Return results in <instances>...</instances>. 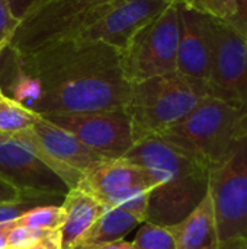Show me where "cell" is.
Wrapping results in <instances>:
<instances>
[{"label": "cell", "instance_id": "obj_2", "mask_svg": "<svg viewBox=\"0 0 247 249\" xmlns=\"http://www.w3.org/2000/svg\"><path fill=\"white\" fill-rule=\"evenodd\" d=\"M124 158L146 168L157 182L148 200V223L176 225L208 194L210 168L160 136L135 143Z\"/></svg>", "mask_w": 247, "mask_h": 249}, {"label": "cell", "instance_id": "obj_6", "mask_svg": "<svg viewBox=\"0 0 247 249\" xmlns=\"http://www.w3.org/2000/svg\"><path fill=\"white\" fill-rule=\"evenodd\" d=\"M208 194L220 242L247 236V117L226 160L210 171Z\"/></svg>", "mask_w": 247, "mask_h": 249}, {"label": "cell", "instance_id": "obj_28", "mask_svg": "<svg viewBox=\"0 0 247 249\" xmlns=\"http://www.w3.org/2000/svg\"><path fill=\"white\" fill-rule=\"evenodd\" d=\"M26 249H61V241H60V232H52L45 239L38 242L36 245Z\"/></svg>", "mask_w": 247, "mask_h": 249}, {"label": "cell", "instance_id": "obj_13", "mask_svg": "<svg viewBox=\"0 0 247 249\" xmlns=\"http://www.w3.org/2000/svg\"><path fill=\"white\" fill-rule=\"evenodd\" d=\"M179 7V45L176 71L210 82L213 69L214 26L213 18L195 10Z\"/></svg>", "mask_w": 247, "mask_h": 249}, {"label": "cell", "instance_id": "obj_12", "mask_svg": "<svg viewBox=\"0 0 247 249\" xmlns=\"http://www.w3.org/2000/svg\"><path fill=\"white\" fill-rule=\"evenodd\" d=\"M0 178L28 197H64L67 185L12 136L0 144Z\"/></svg>", "mask_w": 247, "mask_h": 249}, {"label": "cell", "instance_id": "obj_24", "mask_svg": "<svg viewBox=\"0 0 247 249\" xmlns=\"http://www.w3.org/2000/svg\"><path fill=\"white\" fill-rule=\"evenodd\" d=\"M19 20L20 19H17L13 15L9 3L6 0H0V47L7 48V45L19 25Z\"/></svg>", "mask_w": 247, "mask_h": 249}, {"label": "cell", "instance_id": "obj_3", "mask_svg": "<svg viewBox=\"0 0 247 249\" xmlns=\"http://www.w3.org/2000/svg\"><path fill=\"white\" fill-rule=\"evenodd\" d=\"M207 96H213L208 82L178 71L132 83L125 111L131 120L135 143L162 136Z\"/></svg>", "mask_w": 247, "mask_h": 249}, {"label": "cell", "instance_id": "obj_4", "mask_svg": "<svg viewBox=\"0 0 247 249\" xmlns=\"http://www.w3.org/2000/svg\"><path fill=\"white\" fill-rule=\"evenodd\" d=\"M247 114L214 98H204L181 123L160 137L204 162L210 171L221 165L242 133Z\"/></svg>", "mask_w": 247, "mask_h": 249}, {"label": "cell", "instance_id": "obj_32", "mask_svg": "<svg viewBox=\"0 0 247 249\" xmlns=\"http://www.w3.org/2000/svg\"><path fill=\"white\" fill-rule=\"evenodd\" d=\"M9 137H10V136H7V134H3V133H0V144H1V143H4L6 140H9Z\"/></svg>", "mask_w": 247, "mask_h": 249}, {"label": "cell", "instance_id": "obj_1", "mask_svg": "<svg viewBox=\"0 0 247 249\" xmlns=\"http://www.w3.org/2000/svg\"><path fill=\"white\" fill-rule=\"evenodd\" d=\"M19 90L13 98L39 115L125 109L132 85L121 51L83 38L52 42L26 54H13Z\"/></svg>", "mask_w": 247, "mask_h": 249}, {"label": "cell", "instance_id": "obj_18", "mask_svg": "<svg viewBox=\"0 0 247 249\" xmlns=\"http://www.w3.org/2000/svg\"><path fill=\"white\" fill-rule=\"evenodd\" d=\"M39 117V114L10 96L0 101V133L3 134L13 136L32 128Z\"/></svg>", "mask_w": 247, "mask_h": 249}, {"label": "cell", "instance_id": "obj_22", "mask_svg": "<svg viewBox=\"0 0 247 249\" xmlns=\"http://www.w3.org/2000/svg\"><path fill=\"white\" fill-rule=\"evenodd\" d=\"M57 232V231H55ZM52 232L31 229L25 226H15L10 229L7 236V249H26L36 245L42 239H45Z\"/></svg>", "mask_w": 247, "mask_h": 249}, {"label": "cell", "instance_id": "obj_7", "mask_svg": "<svg viewBox=\"0 0 247 249\" xmlns=\"http://www.w3.org/2000/svg\"><path fill=\"white\" fill-rule=\"evenodd\" d=\"M179 45V7L170 4L144 26L121 53L122 70L132 85L176 71Z\"/></svg>", "mask_w": 247, "mask_h": 249}, {"label": "cell", "instance_id": "obj_17", "mask_svg": "<svg viewBox=\"0 0 247 249\" xmlns=\"http://www.w3.org/2000/svg\"><path fill=\"white\" fill-rule=\"evenodd\" d=\"M141 222L121 209L105 210L89 231L70 249H96L124 239Z\"/></svg>", "mask_w": 247, "mask_h": 249}, {"label": "cell", "instance_id": "obj_5", "mask_svg": "<svg viewBox=\"0 0 247 249\" xmlns=\"http://www.w3.org/2000/svg\"><path fill=\"white\" fill-rule=\"evenodd\" d=\"M115 1L118 0H45L20 18L7 50L19 55L74 38Z\"/></svg>", "mask_w": 247, "mask_h": 249}, {"label": "cell", "instance_id": "obj_26", "mask_svg": "<svg viewBox=\"0 0 247 249\" xmlns=\"http://www.w3.org/2000/svg\"><path fill=\"white\" fill-rule=\"evenodd\" d=\"M13 12V15L20 19L23 15H26L29 10H32L33 7H36L38 4L44 3L45 0H6Z\"/></svg>", "mask_w": 247, "mask_h": 249}, {"label": "cell", "instance_id": "obj_30", "mask_svg": "<svg viewBox=\"0 0 247 249\" xmlns=\"http://www.w3.org/2000/svg\"><path fill=\"white\" fill-rule=\"evenodd\" d=\"M12 228H13V222L0 223V249H7V236Z\"/></svg>", "mask_w": 247, "mask_h": 249}, {"label": "cell", "instance_id": "obj_11", "mask_svg": "<svg viewBox=\"0 0 247 249\" xmlns=\"http://www.w3.org/2000/svg\"><path fill=\"white\" fill-rule=\"evenodd\" d=\"M170 4V0H118L74 38L100 41L122 53L130 41Z\"/></svg>", "mask_w": 247, "mask_h": 249}, {"label": "cell", "instance_id": "obj_19", "mask_svg": "<svg viewBox=\"0 0 247 249\" xmlns=\"http://www.w3.org/2000/svg\"><path fill=\"white\" fill-rule=\"evenodd\" d=\"M66 219V213L61 206L47 204V206H38L13 220L15 226H25L31 229L38 231H47V232H55L60 231Z\"/></svg>", "mask_w": 247, "mask_h": 249}, {"label": "cell", "instance_id": "obj_31", "mask_svg": "<svg viewBox=\"0 0 247 249\" xmlns=\"http://www.w3.org/2000/svg\"><path fill=\"white\" fill-rule=\"evenodd\" d=\"M96 249H132L131 242L125 241V239H121V241H116V242H112V244H108L105 247H100V248Z\"/></svg>", "mask_w": 247, "mask_h": 249}, {"label": "cell", "instance_id": "obj_27", "mask_svg": "<svg viewBox=\"0 0 247 249\" xmlns=\"http://www.w3.org/2000/svg\"><path fill=\"white\" fill-rule=\"evenodd\" d=\"M247 31V0H236V15L229 19Z\"/></svg>", "mask_w": 247, "mask_h": 249}, {"label": "cell", "instance_id": "obj_23", "mask_svg": "<svg viewBox=\"0 0 247 249\" xmlns=\"http://www.w3.org/2000/svg\"><path fill=\"white\" fill-rule=\"evenodd\" d=\"M47 198H39V197H26L20 201L16 203H9L4 206H0V223H6V222H13L17 217H20L22 214H25L26 212H29L33 207L38 206H44L42 201H45Z\"/></svg>", "mask_w": 247, "mask_h": 249}, {"label": "cell", "instance_id": "obj_29", "mask_svg": "<svg viewBox=\"0 0 247 249\" xmlns=\"http://www.w3.org/2000/svg\"><path fill=\"white\" fill-rule=\"evenodd\" d=\"M220 249H247V236H239L220 242Z\"/></svg>", "mask_w": 247, "mask_h": 249}, {"label": "cell", "instance_id": "obj_21", "mask_svg": "<svg viewBox=\"0 0 247 249\" xmlns=\"http://www.w3.org/2000/svg\"><path fill=\"white\" fill-rule=\"evenodd\" d=\"M173 4L195 10L214 19L229 20L236 15V0H170Z\"/></svg>", "mask_w": 247, "mask_h": 249}, {"label": "cell", "instance_id": "obj_8", "mask_svg": "<svg viewBox=\"0 0 247 249\" xmlns=\"http://www.w3.org/2000/svg\"><path fill=\"white\" fill-rule=\"evenodd\" d=\"M214 50L210 77L211 95L247 114L246 31L233 20L213 18Z\"/></svg>", "mask_w": 247, "mask_h": 249}, {"label": "cell", "instance_id": "obj_14", "mask_svg": "<svg viewBox=\"0 0 247 249\" xmlns=\"http://www.w3.org/2000/svg\"><path fill=\"white\" fill-rule=\"evenodd\" d=\"M32 130L41 140L44 149L54 159L67 168L80 172L83 177L99 163L106 160L105 158L90 150L86 144H83L76 136L52 124L42 115L35 123Z\"/></svg>", "mask_w": 247, "mask_h": 249}, {"label": "cell", "instance_id": "obj_15", "mask_svg": "<svg viewBox=\"0 0 247 249\" xmlns=\"http://www.w3.org/2000/svg\"><path fill=\"white\" fill-rule=\"evenodd\" d=\"M175 249H220L214 209L210 194L179 223L169 226Z\"/></svg>", "mask_w": 247, "mask_h": 249}, {"label": "cell", "instance_id": "obj_20", "mask_svg": "<svg viewBox=\"0 0 247 249\" xmlns=\"http://www.w3.org/2000/svg\"><path fill=\"white\" fill-rule=\"evenodd\" d=\"M131 245L132 249H175V241L169 226L144 222Z\"/></svg>", "mask_w": 247, "mask_h": 249}, {"label": "cell", "instance_id": "obj_10", "mask_svg": "<svg viewBox=\"0 0 247 249\" xmlns=\"http://www.w3.org/2000/svg\"><path fill=\"white\" fill-rule=\"evenodd\" d=\"M157 187L151 174L125 159H106L87 172L77 188L96 198L106 210L119 209L131 197Z\"/></svg>", "mask_w": 247, "mask_h": 249}, {"label": "cell", "instance_id": "obj_33", "mask_svg": "<svg viewBox=\"0 0 247 249\" xmlns=\"http://www.w3.org/2000/svg\"><path fill=\"white\" fill-rule=\"evenodd\" d=\"M7 96L4 95V92H3V89H1V86H0V101H3V99H6Z\"/></svg>", "mask_w": 247, "mask_h": 249}, {"label": "cell", "instance_id": "obj_9", "mask_svg": "<svg viewBox=\"0 0 247 249\" xmlns=\"http://www.w3.org/2000/svg\"><path fill=\"white\" fill-rule=\"evenodd\" d=\"M76 136L105 159L124 158L135 144L130 115L125 109L42 115Z\"/></svg>", "mask_w": 247, "mask_h": 249}, {"label": "cell", "instance_id": "obj_25", "mask_svg": "<svg viewBox=\"0 0 247 249\" xmlns=\"http://www.w3.org/2000/svg\"><path fill=\"white\" fill-rule=\"evenodd\" d=\"M26 197L28 196H25L17 187H15L13 184H10V182L0 178V206L20 201V200H23Z\"/></svg>", "mask_w": 247, "mask_h": 249}, {"label": "cell", "instance_id": "obj_34", "mask_svg": "<svg viewBox=\"0 0 247 249\" xmlns=\"http://www.w3.org/2000/svg\"><path fill=\"white\" fill-rule=\"evenodd\" d=\"M6 48L4 47H0V57H1V54H3V51H4Z\"/></svg>", "mask_w": 247, "mask_h": 249}, {"label": "cell", "instance_id": "obj_16", "mask_svg": "<svg viewBox=\"0 0 247 249\" xmlns=\"http://www.w3.org/2000/svg\"><path fill=\"white\" fill-rule=\"evenodd\" d=\"M66 219L60 228L61 249H70L106 210L96 198L80 188L68 190L61 204Z\"/></svg>", "mask_w": 247, "mask_h": 249}, {"label": "cell", "instance_id": "obj_35", "mask_svg": "<svg viewBox=\"0 0 247 249\" xmlns=\"http://www.w3.org/2000/svg\"><path fill=\"white\" fill-rule=\"evenodd\" d=\"M246 42H247V31H246Z\"/></svg>", "mask_w": 247, "mask_h": 249}]
</instances>
